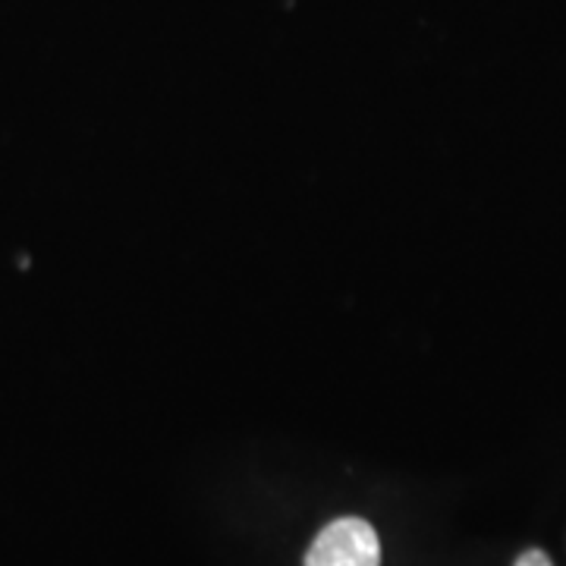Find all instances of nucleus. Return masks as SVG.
Listing matches in <instances>:
<instances>
[{
    "mask_svg": "<svg viewBox=\"0 0 566 566\" xmlns=\"http://www.w3.org/2000/svg\"><path fill=\"white\" fill-rule=\"evenodd\" d=\"M305 566H381V545L365 520L344 516L324 526L305 554Z\"/></svg>",
    "mask_w": 566,
    "mask_h": 566,
    "instance_id": "nucleus-1",
    "label": "nucleus"
},
{
    "mask_svg": "<svg viewBox=\"0 0 566 566\" xmlns=\"http://www.w3.org/2000/svg\"><path fill=\"white\" fill-rule=\"evenodd\" d=\"M516 566H554V564H551V557H547L545 551H526V554H520Z\"/></svg>",
    "mask_w": 566,
    "mask_h": 566,
    "instance_id": "nucleus-2",
    "label": "nucleus"
}]
</instances>
